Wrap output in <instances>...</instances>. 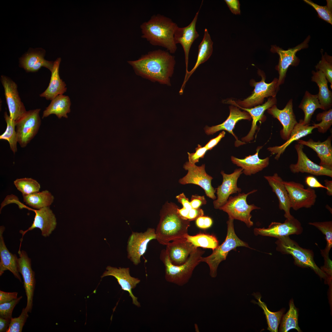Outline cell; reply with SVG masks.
Masks as SVG:
<instances>
[{
    "label": "cell",
    "mask_w": 332,
    "mask_h": 332,
    "mask_svg": "<svg viewBox=\"0 0 332 332\" xmlns=\"http://www.w3.org/2000/svg\"><path fill=\"white\" fill-rule=\"evenodd\" d=\"M259 73L262 79L259 82L253 81L252 82V85L255 87L252 94L243 101L237 102L235 101L240 107L245 108H251L262 104L266 97H276L279 89L278 85V79L275 78L271 82L267 83L265 82V77L263 74L259 71Z\"/></svg>",
    "instance_id": "cell-12"
},
{
    "label": "cell",
    "mask_w": 332,
    "mask_h": 332,
    "mask_svg": "<svg viewBox=\"0 0 332 332\" xmlns=\"http://www.w3.org/2000/svg\"><path fill=\"white\" fill-rule=\"evenodd\" d=\"M316 120L321 121L319 123L313 124V125L316 126L319 132H326L332 125V109L318 113L316 116Z\"/></svg>",
    "instance_id": "cell-45"
},
{
    "label": "cell",
    "mask_w": 332,
    "mask_h": 332,
    "mask_svg": "<svg viewBox=\"0 0 332 332\" xmlns=\"http://www.w3.org/2000/svg\"><path fill=\"white\" fill-rule=\"evenodd\" d=\"M316 128V126L310 124L304 125L303 120L301 119L296 125L292 131L290 137L282 145L269 147L267 149L271 155L276 154L275 159L278 160L284 152L286 148L293 141L298 140L300 138L312 133L313 130Z\"/></svg>",
    "instance_id": "cell-31"
},
{
    "label": "cell",
    "mask_w": 332,
    "mask_h": 332,
    "mask_svg": "<svg viewBox=\"0 0 332 332\" xmlns=\"http://www.w3.org/2000/svg\"><path fill=\"white\" fill-rule=\"evenodd\" d=\"M283 183L288 192L291 208L297 211L314 205L317 196L314 189L309 187L305 188L302 184L293 181H283Z\"/></svg>",
    "instance_id": "cell-11"
},
{
    "label": "cell",
    "mask_w": 332,
    "mask_h": 332,
    "mask_svg": "<svg viewBox=\"0 0 332 332\" xmlns=\"http://www.w3.org/2000/svg\"><path fill=\"white\" fill-rule=\"evenodd\" d=\"M224 102L234 105L244 110L249 113L252 119V123L250 131L247 136L241 139L242 141L245 142H249L253 139L255 131L258 128L257 125V122L262 119L264 113L266 110L276 105L277 100L276 97H270L268 99L266 102L262 105L249 108L241 107L237 105L235 101L231 100H229Z\"/></svg>",
    "instance_id": "cell-25"
},
{
    "label": "cell",
    "mask_w": 332,
    "mask_h": 332,
    "mask_svg": "<svg viewBox=\"0 0 332 332\" xmlns=\"http://www.w3.org/2000/svg\"><path fill=\"white\" fill-rule=\"evenodd\" d=\"M303 1L316 10L319 18L332 24V0H326L327 5L323 6L319 5L311 0H304Z\"/></svg>",
    "instance_id": "cell-44"
},
{
    "label": "cell",
    "mask_w": 332,
    "mask_h": 332,
    "mask_svg": "<svg viewBox=\"0 0 332 332\" xmlns=\"http://www.w3.org/2000/svg\"><path fill=\"white\" fill-rule=\"evenodd\" d=\"M276 242V250L283 254L291 255L294 263L303 267H309L312 269L321 278L326 279V274L316 265L314 259L313 251L300 247L289 236L277 238Z\"/></svg>",
    "instance_id": "cell-5"
},
{
    "label": "cell",
    "mask_w": 332,
    "mask_h": 332,
    "mask_svg": "<svg viewBox=\"0 0 332 332\" xmlns=\"http://www.w3.org/2000/svg\"><path fill=\"white\" fill-rule=\"evenodd\" d=\"M11 320L0 317V332H6Z\"/></svg>",
    "instance_id": "cell-56"
},
{
    "label": "cell",
    "mask_w": 332,
    "mask_h": 332,
    "mask_svg": "<svg viewBox=\"0 0 332 332\" xmlns=\"http://www.w3.org/2000/svg\"><path fill=\"white\" fill-rule=\"evenodd\" d=\"M241 168L235 169L231 174H227L222 171L223 176L222 184L216 189L217 198L213 201V205L215 209L219 208L227 201L230 196L237 192L240 193L242 190L237 186L238 178L243 173Z\"/></svg>",
    "instance_id": "cell-17"
},
{
    "label": "cell",
    "mask_w": 332,
    "mask_h": 332,
    "mask_svg": "<svg viewBox=\"0 0 332 332\" xmlns=\"http://www.w3.org/2000/svg\"><path fill=\"white\" fill-rule=\"evenodd\" d=\"M326 207L328 210H329V211L330 212H331H331H332V209L330 207V206H329L328 205H326Z\"/></svg>",
    "instance_id": "cell-59"
},
{
    "label": "cell",
    "mask_w": 332,
    "mask_h": 332,
    "mask_svg": "<svg viewBox=\"0 0 332 332\" xmlns=\"http://www.w3.org/2000/svg\"><path fill=\"white\" fill-rule=\"evenodd\" d=\"M70 99L68 96L60 94L51 100L49 106L43 111L42 118L54 114L58 118H67V114L70 112Z\"/></svg>",
    "instance_id": "cell-35"
},
{
    "label": "cell",
    "mask_w": 332,
    "mask_h": 332,
    "mask_svg": "<svg viewBox=\"0 0 332 332\" xmlns=\"http://www.w3.org/2000/svg\"><path fill=\"white\" fill-rule=\"evenodd\" d=\"M22 196L23 201L26 204L37 209L49 207L54 200L53 196L47 190Z\"/></svg>",
    "instance_id": "cell-38"
},
{
    "label": "cell",
    "mask_w": 332,
    "mask_h": 332,
    "mask_svg": "<svg viewBox=\"0 0 332 332\" xmlns=\"http://www.w3.org/2000/svg\"><path fill=\"white\" fill-rule=\"evenodd\" d=\"M289 305V310L282 316L279 331L287 332L291 329H295L298 332H301L298 325V310L294 305L293 299L290 301Z\"/></svg>",
    "instance_id": "cell-39"
},
{
    "label": "cell",
    "mask_w": 332,
    "mask_h": 332,
    "mask_svg": "<svg viewBox=\"0 0 332 332\" xmlns=\"http://www.w3.org/2000/svg\"><path fill=\"white\" fill-rule=\"evenodd\" d=\"M204 216H201L196 219V226L200 228L204 229Z\"/></svg>",
    "instance_id": "cell-58"
},
{
    "label": "cell",
    "mask_w": 332,
    "mask_h": 332,
    "mask_svg": "<svg viewBox=\"0 0 332 332\" xmlns=\"http://www.w3.org/2000/svg\"><path fill=\"white\" fill-rule=\"evenodd\" d=\"M138 74L150 80L170 85L175 65L174 56L168 51H151L137 60L128 61Z\"/></svg>",
    "instance_id": "cell-1"
},
{
    "label": "cell",
    "mask_w": 332,
    "mask_h": 332,
    "mask_svg": "<svg viewBox=\"0 0 332 332\" xmlns=\"http://www.w3.org/2000/svg\"><path fill=\"white\" fill-rule=\"evenodd\" d=\"M196 152L192 153L188 152V162L191 165L195 164L199 162L200 158H203L208 150L205 147H202L200 144L196 149Z\"/></svg>",
    "instance_id": "cell-49"
},
{
    "label": "cell",
    "mask_w": 332,
    "mask_h": 332,
    "mask_svg": "<svg viewBox=\"0 0 332 332\" xmlns=\"http://www.w3.org/2000/svg\"><path fill=\"white\" fill-rule=\"evenodd\" d=\"M257 191L254 189L246 194L239 193L237 196H229L227 202L219 209L227 213L229 218L239 220L245 223L248 227H250L253 225L251 220V212L260 208L253 204H248L247 198L249 195Z\"/></svg>",
    "instance_id": "cell-7"
},
{
    "label": "cell",
    "mask_w": 332,
    "mask_h": 332,
    "mask_svg": "<svg viewBox=\"0 0 332 332\" xmlns=\"http://www.w3.org/2000/svg\"><path fill=\"white\" fill-rule=\"evenodd\" d=\"M19 258L18 260V270L22 277L24 287L27 297V302L25 308L28 312H31L33 306V298L36 281L35 273L31 267V260L26 251H21L18 252Z\"/></svg>",
    "instance_id": "cell-15"
},
{
    "label": "cell",
    "mask_w": 332,
    "mask_h": 332,
    "mask_svg": "<svg viewBox=\"0 0 332 332\" xmlns=\"http://www.w3.org/2000/svg\"><path fill=\"white\" fill-rule=\"evenodd\" d=\"M204 251L196 248L190 254L184 263L176 265L170 260L165 249L162 250L160 259L165 267L166 280L180 286L186 284L191 278L196 267L201 262V258Z\"/></svg>",
    "instance_id": "cell-4"
},
{
    "label": "cell",
    "mask_w": 332,
    "mask_h": 332,
    "mask_svg": "<svg viewBox=\"0 0 332 332\" xmlns=\"http://www.w3.org/2000/svg\"><path fill=\"white\" fill-rule=\"evenodd\" d=\"M303 228L300 222L294 217L286 219L283 223L272 222L268 227L255 228L254 233L256 235L274 237L277 239L291 235L301 234Z\"/></svg>",
    "instance_id": "cell-16"
},
{
    "label": "cell",
    "mask_w": 332,
    "mask_h": 332,
    "mask_svg": "<svg viewBox=\"0 0 332 332\" xmlns=\"http://www.w3.org/2000/svg\"><path fill=\"white\" fill-rule=\"evenodd\" d=\"M234 219L229 218L227 221V230L226 239L220 245L213 250L212 254L206 257H202L201 262L207 263L210 268V275L212 278L215 277L219 263L226 259L228 252L238 247H249L247 244L240 239L235 232Z\"/></svg>",
    "instance_id": "cell-6"
},
{
    "label": "cell",
    "mask_w": 332,
    "mask_h": 332,
    "mask_svg": "<svg viewBox=\"0 0 332 332\" xmlns=\"http://www.w3.org/2000/svg\"><path fill=\"white\" fill-rule=\"evenodd\" d=\"M277 196L279 202V208L284 211V216L286 219H290L294 216L290 213V204L288 192L283 183V180L277 173L272 176H264Z\"/></svg>",
    "instance_id": "cell-27"
},
{
    "label": "cell",
    "mask_w": 332,
    "mask_h": 332,
    "mask_svg": "<svg viewBox=\"0 0 332 332\" xmlns=\"http://www.w3.org/2000/svg\"><path fill=\"white\" fill-rule=\"evenodd\" d=\"M40 109L27 111L15 122L18 142L22 148L25 147L38 133L41 124Z\"/></svg>",
    "instance_id": "cell-8"
},
{
    "label": "cell",
    "mask_w": 332,
    "mask_h": 332,
    "mask_svg": "<svg viewBox=\"0 0 332 332\" xmlns=\"http://www.w3.org/2000/svg\"><path fill=\"white\" fill-rule=\"evenodd\" d=\"M200 10L196 13L194 18L188 26L184 27H177L174 36V40L176 45L180 44L183 49L185 57L186 76L188 73V64L189 54L192 45L199 37V35L196 30V24Z\"/></svg>",
    "instance_id": "cell-19"
},
{
    "label": "cell",
    "mask_w": 332,
    "mask_h": 332,
    "mask_svg": "<svg viewBox=\"0 0 332 332\" xmlns=\"http://www.w3.org/2000/svg\"><path fill=\"white\" fill-rule=\"evenodd\" d=\"M230 114L227 119L222 124L211 127L206 126L204 128L205 133L207 135H213L217 132L221 130H225L232 134L235 138V145L238 146L245 144V142L239 140L237 137L234 133L233 130L236 124L239 121L244 119L250 121L251 117L247 112L241 111L233 105L229 107Z\"/></svg>",
    "instance_id": "cell-22"
},
{
    "label": "cell",
    "mask_w": 332,
    "mask_h": 332,
    "mask_svg": "<svg viewBox=\"0 0 332 332\" xmlns=\"http://www.w3.org/2000/svg\"><path fill=\"white\" fill-rule=\"evenodd\" d=\"M156 239L155 230L148 228L143 232L132 231L127 246V257L135 265L141 262V257L145 253L149 243Z\"/></svg>",
    "instance_id": "cell-10"
},
{
    "label": "cell",
    "mask_w": 332,
    "mask_h": 332,
    "mask_svg": "<svg viewBox=\"0 0 332 332\" xmlns=\"http://www.w3.org/2000/svg\"><path fill=\"white\" fill-rule=\"evenodd\" d=\"M204 212L200 208L197 209L192 208L189 212L188 219L190 221L196 220L200 216H203Z\"/></svg>",
    "instance_id": "cell-55"
},
{
    "label": "cell",
    "mask_w": 332,
    "mask_h": 332,
    "mask_svg": "<svg viewBox=\"0 0 332 332\" xmlns=\"http://www.w3.org/2000/svg\"><path fill=\"white\" fill-rule=\"evenodd\" d=\"M305 182L308 187L311 188H322L326 189V187L321 184L314 176H309L306 177Z\"/></svg>",
    "instance_id": "cell-53"
},
{
    "label": "cell",
    "mask_w": 332,
    "mask_h": 332,
    "mask_svg": "<svg viewBox=\"0 0 332 332\" xmlns=\"http://www.w3.org/2000/svg\"><path fill=\"white\" fill-rule=\"evenodd\" d=\"M325 185L326 188V193L329 196L332 195V181L328 180H324Z\"/></svg>",
    "instance_id": "cell-57"
},
{
    "label": "cell",
    "mask_w": 332,
    "mask_h": 332,
    "mask_svg": "<svg viewBox=\"0 0 332 332\" xmlns=\"http://www.w3.org/2000/svg\"><path fill=\"white\" fill-rule=\"evenodd\" d=\"M177 26L168 18L159 14L154 15L141 24V37L152 45L163 47L174 53L177 49L174 36Z\"/></svg>",
    "instance_id": "cell-3"
},
{
    "label": "cell",
    "mask_w": 332,
    "mask_h": 332,
    "mask_svg": "<svg viewBox=\"0 0 332 332\" xmlns=\"http://www.w3.org/2000/svg\"><path fill=\"white\" fill-rule=\"evenodd\" d=\"M262 148L261 146L258 147L255 154L246 156L244 159H240L232 156L231 161L243 169V173L245 175L255 174L267 167L269 164V157L261 159L258 156V153Z\"/></svg>",
    "instance_id": "cell-29"
},
{
    "label": "cell",
    "mask_w": 332,
    "mask_h": 332,
    "mask_svg": "<svg viewBox=\"0 0 332 332\" xmlns=\"http://www.w3.org/2000/svg\"><path fill=\"white\" fill-rule=\"evenodd\" d=\"M267 110L268 113L277 119L283 125L280 136L283 139L287 140L298 123L293 109L292 100L290 99L283 109H278L275 105Z\"/></svg>",
    "instance_id": "cell-21"
},
{
    "label": "cell",
    "mask_w": 332,
    "mask_h": 332,
    "mask_svg": "<svg viewBox=\"0 0 332 332\" xmlns=\"http://www.w3.org/2000/svg\"><path fill=\"white\" fill-rule=\"evenodd\" d=\"M179 208L174 203L168 202L162 206L155 230L156 240L160 244L166 245L170 242L184 239L188 234L190 221L179 214Z\"/></svg>",
    "instance_id": "cell-2"
},
{
    "label": "cell",
    "mask_w": 332,
    "mask_h": 332,
    "mask_svg": "<svg viewBox=\"0 0 332 332\" xmlns=\"http://www.w3.org/2000/svg\"><path fill=\"white\" fill-rule=\"evenodd\" d=\"M108 276L114 277L117 279L122 289L128 292L129 296L132 298V303L136 306H140V303L137 300V298L133 294L132 290L140 282V280L130 275L129 268L119 267L118 268L108 266L101 277Z\"/></svg>",
    "instance_id": "cell-20"
},
{
    "label": "cell",
    "mask_w": 332,
    "mask_h": 332,
    "mask_svg": "<svg viewBox=\"0 0 332 332\" xmlns=\"http://www.w3.org/2000/svg\"><path fill=\"white\" fill-rule=\"evenodd\" d=\"M22 298L21 296L11 302L0 304V317L11 320L14 307Z\"/></svg>",
    "instance_id": "cell-48"
},
{
    "label": "cell",
    "mask_w": 332,
    "mask_h": 332,
    "mask_svg": "<svg viewBox=\"0 0 332 332\" xmlns=\"http://www.w3.org/2000/svg\"><path fill=\"white\" fill-rule=\"evenodd\" d=\"M5 228L4 226L0 227V276L5 271L9 270L12 273L14 277L20 282H22L21 278L18 270V260L16 255L10 253L5 244L3 233Z\"/></svg>",
    "instance_id": "cell-30"
},
{
    "label": "cell",
    "mask_w": 332,
    "mask_h": 332,
    "mask_svg": "<svg viewBox=\"0 0 332 332\" xmlns=\"http://www.w3.org/2000/svg\"><path fill=\"white\" fill-rule=\"evenodd\" d=\"M34 211L35 215L31 226L26 231L21 230L20 233L23 235L28 231L38 228L41 230L42 236H49L56 226V219L54 214L49 207L34 210Z\"/></svg>",
    "instance_id": "cell-23"
},
{
    "label": "cell",
    "mask_w": 332,
    "mask_h": 332,
    "mask_svg": "<svg viewBox=\"0 0 332 332\" xmlns=\"http://www.w3.org/2000/svg\"><path fill=\"white\" fill-rule=\"evenodd\" d=\"M183 168L188 171V173L179 179V183L183 185L191 184L198 185L204 190L208 197L213 200L216 199L215 193L216 190L211 184L213 178L206 172L204 164L198 166L195 164H190L187 161L184 165Z\"/></svg>",
    "instance_id": "cell-9"
},
{
    "label": "cell",
    "mask_w": 332,
    "mask_h": 332,
    "mask_svg": "<svg viewBox=\"0 0 332 332\" xmlns=\"http://www.w3.org/2000/svg\"><path fill=\"white\" fill-rule=\"evenodd\" d=\"M252 295L257 299L258 302L252 300L251 302L258 305L263 310L268 325L267 330L271 332H277L279 325L284 312L283 309L277 312H272L268 309L265 303L261 301L262 297L259 293H254Z\"/></svg>",
    "instance_id": "cell-36"
},
{
    "label": "cell",
    "mask_w": 332,
    "mask_h": 332,
    "mask_svg": "<svg viewBox=\"0 0 332 332\" xmlns=\"http://www.w3.org/2000/svg\"><path fill=\"white\" fill-rule=\"evenodd\" d=\"M317 70L321 71L325 75L332 88V58L326 53L323 55L322 53L321 60L315 66Z\"/></svg>",
    "instance_id": "cell-46"
},
{
    "label": "cell",
    "mask_w": 332,
    "mask_h": 332,
    "mask_svg": "<svg viewBox=\"0 0 332 332\" xmlns=\"http://www.w3.org/2000/svg\"><path fill=\"white\" fill-rule=\"evenodd\" d=\"M190 202L192 208L194 209L200 208L201 206L207 203V201L204 196L197 195H192Z\"/></svg>",
    "instance_id": "cell-50"
},
{
    "label": "cell",
    "mask_w": 332,
    "mask_h": 332,
    "mask_svg": "<svg viewBox=\"0 0 332 332\" xmlns=\"http://www.w3.org/2000/svg\"><path fill=\"white\" fill-rule=\"evenodd\" d=\"M18 293L8 292L0 290V304L11 302L17 298Z\"/></svg>",
    "instance_id": "cell-51"
},
{
    "label": "cell",
    "mask_w": 332,
    "mask_h": 332,
    "mask_svg": "<svg viewBox=\"0 0 332 332\" xmlns=\"http://www.w3.org/2000/svg\"><path fill=\"white\" fill-rule=\"evenodd\" d=\"M4 117L7 126L4 132L0 135V139L8 142L11 150L14 154L17 151V144L18 142L15 121L10 117L6 111L5 112Z\"/></svg>",
    "instance_id": "cell-40"
},
{
    "label": "cell",
    "mask_w": 332,
    "mask_h": 332,
    "mask_svg": "<svg viewBox=\"0 0 332 332\" xmlns=\"http://www.w3.org/2000/svg\"><path fill=\"white\" fill-rule=\"evenodd\" d=\"M225 134V132L224 131H222L217 136L210 140L204 146L208 150H211L213 148L217 145L221 139L224 137Z\"/></svg>",
    "instance_id": "cell-54"
},
{
    "label": "cell",
    "mask_w": 332,
    "mask_h": 332,
    "mask_svg": "<svg viewBox=\"0 0 332 332\" xmlns=\"http://www.w3.org/2000/svg\"><path fill=\"white\" fill-rule=\"evenodd\" d=\"M303 111L304 117L303 120L304 125L309 124L312 117L317 109L324 110L320 103L317 94L313 95L306 91L298 106Z\"/></svg>",
    "instance_id": "cell-37"
},
{
    "label": "cell",
    "mask_w": 332,
    "mask_h": 332,
    "mask_svg": "<svg viewBox=\"0 0 332 332\" xmlns=\"http://www.w3.org/2000/svg\"><path fill=\"white\" fill-rule=\"evenodd\" d=\"M28 312L23 308L21 314L17 318H12L6 332H21L23 327L29 317Z\"/></svg>",
    "instance_id": "cell-47"
},
{
    "label": "cell",
    "mask_w": 332,
    "mask_h": 332,
    "mask_svg": "<svg viewBox=\"0 0 332 332\" xmlns=\"http://www.w3.org/2000/svg\"><path fill=\"white\" fill-rule=\"evenodd\" d=\"M185 238L196 247L210 248L214 250L218 246V241L214 236L204 233L195 235L188 234Z\"/></svg>",
    "instance_id": "cell-41"
},
{
    "label": "cell",
    "mask_w": 332,
    "mask_h": 332,
    "mask_svg": "<svg viewBox=\"0 0 332 332\" xmlns=\"http://www.w3.org/2000/svg\"><path fill=\"white\" fill-rule=\"evenodd\" d=\"M14 183L22 195H29L39 192L40 185L36 180L30 178L17 179Z\"/></svg>",
    "instance_id": "cell-42"
},
{
    "label": "cell",
    "mask_w": 332,
    "mask_h": 332,
    "mask_svg": "<svg viewBox=\"0 0 332 332\" xmlns=\"http://www.w3.org/2000/svg\"><path fill=\"white\" fill-rule=\"evenodd\" d=\"M309 225L314 226L320 230L326 236L327 244L324 249L321 250L322 255H329L332 247V222H310Z\"/></svg>",
    "instance_id": "cell-43"
},
{
    "label": "cell",
    "mask_w": 332,
    "mask_h": 332,
    "mask_svg": "<svg viewBox=\"0 0 332 332\" xmlns=\"http://www.w3.org/2000/svg\"><path fill=\"white\" fill-rule=\"evenodd\" d=\"M231 12L235 15L240 14V4L238 0H225Z\"/></svg>",
    "instance_id": "cell-52"
},
{
    "label": "cell",
    "mask_w": 332,
    "mask_h": 332,
    "mask_svg": "<svg viewBox=\"0 0 332 332\" xmlns=\"http://www.w3.org/2000/svg\"><path fill=\"white\" fill-rule=\"evenodd\" d=\"M332 136H329L323 142L315 141L312 139L307 141L298 140V143L310 147L317 153L320 160L319 165L327 169L332 170Z\"/></svg>",
    "instance_id": "cell-28"
},
{
    "label": "cell",
    "mask_w": 332,
    "mask_h": 332,
    "mask_svg": "<svg viewBox=\"0 0 332 332\" xmlns=\"http://www.w3.org/2000/svg\"><path fill=\"white\" fill-rule=\"evenodd\" d=\"M0 80L4 89L9 116L16 122L27 111L20 97L17 85L10 78L4 75H1Z\"/></svg>",
    "instance_id": "cell-14"
},
{
    "label": "cell",
    "mask_w": 332,
    "mask_h": 332,
    "mask_svg": "<svg viewBox=\"0 0 332 332\" xmlns=\"http://www.w3.org/2000/svg\"><path fill=\"white\" fill-rule=\"evenodd\" d=\"M45 51L43 49L28 52L19 59V66L27 72H36L42 67L51 71L54 62L45 59Z\"/></svg>",
    "instance_id": "cell-26"
},
{
    "label": "cell",
    "mask_w": 332,
    "mask_h": 332,
    "mask_svg": "<svg viewBox=\"0 0 332 332\" xmlns=\"http://www.w3.org/2000/svg\"><path fill=\"white\" fill-rule=\"evenodd\" d=\"M213 42L208 30L205 28L203 38L199 45L198 53L196 62L192 69L189 71L187 74L185 76L184 82L179 91L180 95L183 94L186 83L191 76L201 64L207 61L211 55L213 51Z\"/></svg>",
    "instance_id": "cell-33"
},
{
    "label": "cell",
    "mask_w": 332,
    "mask_h": 332,
    "mask_svg": "<svg viewBox=\"0 0 332 332\" xmlns=\"http://www.w3.org/2000/svg\"><path fill=\"white\" fill-rule=\"evenodd\" d=\"M61 58H57L54 62L49 85L46 89L40 94L41 97L47 100H52L57 96L63 94L66 91V84L61 79L59 73Z\"/></svg>",
    "instance_id": "cell-32"
},
{
    "label": "cell",
    "mask_w": 332,
    "mask_h": 332,
    "mask_svg": "<svg viewBox=\"0 0 332 332\" xmlns=\"http://www.w3.org/2000/svg\"><path fill=\"white\" fill-rule=\"evenodd\" d=\"M166 246L165 251L170 260L176 265L185 263L191 253L197 248L186 238L170 242Z\"/></svg>",
    "instance_id": "cell-24"
},
{
    "label": "cell",
    "mask_w": 332,
    "mask_h": 332,
    "mask_svg": "<svg viewBox=\"0 0 332 332\" xmlns=\"http://www.w3.org/2000/svg\"><path fill=\"white\" fill-rule=\"evenodd\" d=\"M303 145L300 144H295L294 148L298 155V160L296 164H291L290 169L293 173H306L316 176H325L332 177V170L325 168L310 160L303 151Z\"/></svg>",
    "instance_id": "cell-18"
},
{
    "label": "cell",
    "mask_w": 332,
    "mask_h": 332,
    "mask_svg": "<svg viewBox=\"0 0 332 332\" xmlns=\"http://www.w3.org/2000/svg\"><path fill=\"white\" fill-rule=\"evenodd\" d=\"M311 81L317 85L319 92L318 98L324 110L330 108L332 105V93L328 86V81L324 74L320 70L312 71Z\"/></svg>",
    "instance_id": "cell-34"
},
{
    "label": "cell",
    "mask_w": 332,
    "mask_h": 332,
    "mask_svg": "<svg viewBox=\"0 0 332 332\" xmlns=\"http://www.w3.org/2000/svg\"><path fill=\"white\" fill-rule=\"evenodd\" d=\"M310 38V36H308L302 42L294 47L288 48L287 50H284L275 45H271V52L277 53L279 56V63L276 67L279 75L278 79V86L284 83L289 67L290 65L296 66L299 64L300 60L296 54L300 50L308 47V43Z\"/></svg>",
    "instance_id": "cell-13"
}]
</instances>
